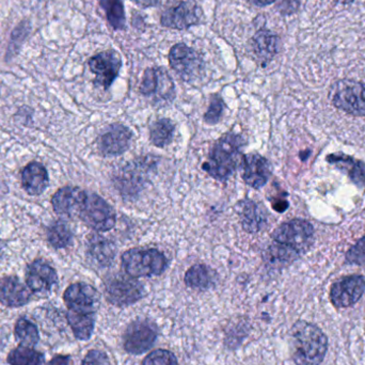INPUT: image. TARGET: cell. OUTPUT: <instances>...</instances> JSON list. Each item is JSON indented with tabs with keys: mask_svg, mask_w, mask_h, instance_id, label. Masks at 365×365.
<instances>
[{
	"mask_svg": "<svg viewBox=\"0 0 365 365\" xmlns=\"http://www.w3.org/2000/svg\"><path fill=\"white\" fill-rule=\"evenodd\" d=\"M327 349V336L317 326L299 321L292 327L291 354L296 364L319 365Z\"/></svg>",
	"mask_w": 365,
	"mask_h": 365,
	"instance_id": "1",
	"label": "cell"
},
{
	"mask_svg": "<svg viewBox=\"0 0 365 365\" xmlns=\"http://www.w3.org/2000/svg\"><path fill=\"white\" fill-rule=\"evenodd\" d=\"M244 139L235 133H227L215 143L203 164V170L212 179L225 182L242 162Z\"/></svg>",
	"mask_w": 365,
	"mask_h": 365,
	"instance_id": "2",
	"label": "cell"
},
{
	"mask_svg": "<svg viewBox=\"0 0 365 365\" xmlns=\"http://www.w3.org/2000/svg\"><path fill=\"white\" fill-rule=\"evenodd\" d=\"M126 274L133 278L160 276L168 267V259L158 249L134 248L125 251L121 257Z\"/></svg>",
	"mask_w": 365,
	"mask_h": 365,
	"instance_id": "3",
	"label": "cell"
},
{
	"mask_svg": "<svg viewBox=\"0 0 365 365\" xmlns=\"http://www.w3.org/2000/svg\"><path fill=\"white\" fill-rule=\"evenodd\" d=\"M314 229L309 221L294 219L277 227L272 233L274 244L300 255L313 242Z\"/></svg>",
	"mask_w": 365,
	"mask_h": 365,
	"instance_id": "4",
	"label": "cell"
},
{
	"mask_svg": "<svg viewBox=\"0 0 365 365\" xmlns=\"http://www.w3.org/2000/svg\"><path fill=\"white\" fill-rule=\"evenodd\" d=\"M336 108L353 115H365V83L343 79L336 81L329 92Z\"/></svg>",
	"mask_w": 365,
	"mask_h": 365,
	"instance_id": "5",
	"label": "cell"
},
{
	"mask_svg": "<svg viewBox=\"0 0 365 365\" xmlns=\"http://www.w3.org/2000/svg\"><path fill=\"white\" fill-rule=\"evenodd\" d=\"M149 158V156H148ZM141 158L126 165L115 178V186L126 197L138 195L150 181L156 164L151 158Z\"/></svg>",
	"mask_w": 365,
	"mask_h": 365,
	"instance_id": "6",
	"label": "cell"
},
{
	"mask_svg": "<svg viewBox=\"0 0 365 365\" xmlns=\"http://www.w3.org/2000/svg\"><path fill=\"white\" fill-rule=\"evenodd\" d=\"M79 218L96 232H108L115 227L117 215L113 206L96 193H87Z\"/></svg>",
	"mask_w": 365,
	"mask_h": 365,
	"instance_id": "7",
	"label": "cell"
},
{
	"mask_svg": "<svg viewBox=\"0 0 365 365\" xmlns=\"http://www.w3.org/2000/svg\"><path fill=\"white\" fill-rule=\"evenodd\" d=\"M169 63L178 76L186 83L199 79L205 68L202 56L185 43L173 45L169 51Z\"/></svg>",
	"mask_w": 365,
	"mask_h": 365,
	"instance_id": "8",
	"label": "cell"
},
{
	"mask_svg": "<svg viewBox=\"0 0 365 365\" xmlns=\"http://www.w3.org/2000/svg\"><path fill=\"white\" fill-rule=\"evenodd\" d=\"M105 295L109 304L117 307H128L143 297L145 289L136 278L128 274H115L107 280Z\"/></svg>",
	"mask_w": 365,
	"mask_h": 365,
	"instance_id": "9",
	"label": "cell"
},
{
	"mask_svg": "<svg viewBox=\"0 0 365 365\" xmlns=\"http://www.w3.org/2000/svg\"><path fill=\"white\" fill-rule=\"evenodd\" d=\"M140 93L156 103H171L175 98V85L164 68H149L141 79Z\"/></svg>",
	"mask_w": 365,
	"mask_h": 365,
	"instance_id": "10",
	"label": "cell"
},
{
	"mask_svg": "<svg viewBox=\"0 0 365 365\" xmlns=\"http://www.w3.org/2000/svg\"><path fill=\"white\" fill-rule=\"evenodd\" d=\"M203 19V10L195 0H184L170 6L163 13L160 23L171 29L186 30L199 25Z\"/></svg>",
	"mask_w": 365,
	"mask_h": 365,
	"instance_id": "11",
	"label": "cell"
},
{
	"mask_svg": "<svg viewBox=\"0 0 365 365\" xmlns=\"http://www.w3.org/2000/svg\"><path fill=\"white\" fill-rule=\"evenodd\" d=\"M88 64L90 71L96 75L94 83L104 90H108L121 70L122 58L118 51L109 49L90 58Z\"/></svg>",
	"mask_w": 365,
	"mask_h": 365,
	"instance_id": "12",
	"label": "cell"
},
{
	"mask_svg": "<svg viewBox=\"0 0 365 365\" xmlns=\"http://www.w3.org/2000/svg\"><path fill=\"white\" fill-rule=\"evenodd\" d=\"M156 338L158 329L153 323L147 319H137L124 332V349L133 355H140L153 346Z\"/></svg>",
	"mask_w": 365,
	"mask_h": 365,
	"instance_id": "13",
	"label": "cell"
},
{
	"mask_svg": "<svg viewBox=\"0 0 365 365\" xmlns=\"http://www.w3.org/2000/svg\"><path fill=\"white\" fill-rule=\"evenodd\" d=\"M63 299L68 310L81 314H96L101 304L98 292L83 282L70 285L64 292Z\"/></svg>",
	"mask_w": 365,
	"mask_h": 365,
	"instance_id": "14",
	"label": "cell"
},
{
	"mask_svg": "<svg viewBox=\"0 0 365 365\" xmlns=\"http://www.w3.org/2000/svg\"><path fill=\"white\" fill-rule=\"evenodd\" d=\"M133 132L123 124H110L98 138V150L106 158L122 155L132 145Z\"/></svg>",
	"mask_w": 365,
	"mask_h": 365,
	"instance_id": "15",
	"label": "cell"
},
{
	"mask_svg": "<svg viewBox=\"0 0 365 365\" xmlns=\"http://www.w3.org/2000/svg\"><path fill=\"white\" fill-rule=\"evenodd\" d=\"M364 292V277H345L332 285L330 299L336 308H349L359 302Z\"/></svg>",
	"mask_w": 365,
	"mask_h": 365,
	"instance_id": "16",
	"label": "cell"
},
{
	"mask_svg": "<svg viewBox=\"0 0 365 365\" xmlns=\"http://www.w3.org/2000/svg\"><path fill=\"white\" fill-rule=\"evenodd\" d=\"M26 283L34 293L48 294L58 283L56 270L43 259L32 262L26 270Z\"/></svg>",
	"mask_w": 365,
	"mask_h": 365,
	"instance_id": "17",
	"label": "cell"
},
{
	"mask_svg": "<svg viewBox=\"0 0 365 365\" xmlns=\"http://www.w3.org/2000/svg\"><path fill=\"white\" fill-rule=\"evenodd\" d=\"M244 182L253 189H261L272 175L269 162L257 153L247 154L242 160Z\"/></svg>",
	"mask_w": 365,
	"mask_h": 365,
	"instance_id": "18",
	"label": "cell"
},
{
	"mask_svg": "<svg viewBox=\"0 0 365 365\" xmlns=\"http://www.w3.org/2000/svg\"><path fill=\"white\" fill-rule=\"evenodd\" d=\"M87 193L79 187H62L51 199L53 210L61 216H78L85 203Z\"/></svg>",
	"mask_w": 365,
	"mask_h": 365,
	"instance_id": "19",
	"label": "cell"
},
{
	"mask_svg": "<svg viewBox=\"0 0 365 365\" xmlns=\"http://www.w3.org/2000/svg\"><path fill=\"white\" fill-rule=\"evenodd\" d=\"M251 48L259 64L266 66L280 51L281 40L276 34L263 28L251 38Z\"/></svg>",
	"mask_w": 365,
	"mask_h": 365,
	"instance_id": "20",
	"label": "cell"
},
{
	"mask_svg": "<svg viewBox=\"0 0 365 365\" xmlns=\"http://www.w3.org/2000/svg\"><path fill=\"white\" fill-rule=\"evenodd\" d=\"M236 212L240 216L242 229L250 234H257L266 225V214L259 203L252 200H242L236 204Z\"/></svg>",
	"mask_w": 365,
	"mask_h": 365,
	"instance_id": "21",
	"label": "cell"
},
{
	"mask_svg": "<svg viewBox=\"0 0 365 365\" xmlns=\"http://www.w3.org/2000/svg\"><path fill=\"white\" fill-rule=\"evenodd\" d=\"M31 294L25 284L16 277H4L0 279V302L4 306L23 307L30 302Z\"/></svg>",
	"mask_w": 365,
	"mask_h": 365,
	"instance_id": "22",
	"label": "cell"
},
{
	"mask_svg": "<svg viewBox=\"0 0 365 365\" xmlns=\"http://www.w3.org/2000/svg\"><path fill=\"white\" fill-rule=\"evenodd\" d=\"M117 255V248L111 240L101 235H92L88 242L87 255L93 265L108 267Z\"/></svg>",
	"mask_w": 365,
	"mask_h": 365,
	"instance_id": "23",
	"label": "cell"
},
{
	"mask_svg": "<svg viewBox=\"0 0 365 365\" xmlns=\"http://www.w3.org/2000/svg\"><path fill=\"white\" fill-rule=\"evenodd\" d=\"M21 182L29 195H41L48 186V173L40 163H30L21 173Z\"/></svg>",
	"mask_w": 365,
	"mask_h": 365,
	"instance_id": "24",
	"label": "cell"
},
{
	"mask_svg": "<svg viewBox=\"0 0 365 365\" xmlns=\"http://www.w3.org/2000/svg\"><path fill=\"white\" fill-rule=\"evenodd\" d=\"M327 162L346 173L351 181L358 186L365 187V164L344 154H332L327 158Z\"/></svg>",
	"mask_w": 365,
	"mask_h": 365,
	"instance_id": "25",
	"label": "cell"
},
{
	"mask_svg": "<svg viewBox=\"0 0 365 365\" xmlns=\"http://www.w3.org/2000/svg\"><path fill=\"white\" fill-rule=\"evenodd\" d=\"M216 281V272L204 264L191 266L184 277V282L187 287L193 289H202V291L214 287Z\"/></svg>",
	"mask_w": 365,
	"mask_h": 365,
	"instance_id": "26",
	"label": "cell"
},
{
	"mask_svg": "<svg viewBox=\"0 0 365 365\" xmlns=\"http://www.w3.org/2000/svg\"><path fill=\"white\" fill-rule=\"evenodd\" d=\"M175 132V122L167 118H163L150 126V140L155 147L163 149L173 143Z\"/></svg>",
	"mask_w": 365,
	"mask_h": 365,
	"instance_id": "27",
	"label": "cell"
},
{
	"mask_svg": "<svg viewBox=\"0 0 365 365\" xmlns=\"http://www.w3.org/2000/svg\"><path fill=\"white\" fill-rule=\"evenodd\" d=\"M68 322L76 339L87 341L93 334L96 314H81V313L68 310Z\"/></svg>",
	"mask_w": 365,
	"mask_h": 365,
	"instance_id": "28",
	"label": "cell"
},
{
	"mask_svg": "<svg viewBox=\"0 0 365 365\" xmlns=\"http://www.w3.org/2000/svg\"><path fill=\"white\" fill-rule=\"evenodd\" d=\"M100 6L106 13L107 21L113 30H124L126 27L123 0H100Z\"/></svg>",
	"mask_w": 365,
	"mask_h": 365,
	"instance_id": "29",
	"label": "cell"
},
{
	"mask_svg": "<svg viewBox=\"0 0 365 365\" xmlns=\"http://www.w3.org/2000/svg\"><path fill=\"white\" fill-rule=\"evenodd\" d=\"M47 238L53 248H66L72 242L73 233L66 221L57 220L49 227Z\"/></svg>",
	"mask_w": 365,
	"mask_h": 365,
	"instance_id": "30",
	"label": "cell"
},
{
	"mask_svg": "<svg viewBox=\"0 0 365 365\" xmlns=\"http://www.w3.org/2000/svg\"><path fill=\"white\" fill-rule=\"evenodd\" d=\"M8 362L11 365H42L44 357L31 347L21 345L9 354Z\"/></svg>",
	"mask_w": 365,
	"mask_h": 365,
	"instance_id": "31",
	"label": "cell"
},
{
	"mask_svg": "<svg viewBox=\"0 0 365 365\" xmlns=\"http://www.w3.org/2000/svg\"><path fill=\"white\" fill-rule=\"evenodd\" d=\"M31 31V25L29 21L24 19L19 24L11 34L10 42H9L8 49H6V60L12 59L15 55H17L21 51L25 41Z\"/></svg>",
	"mask_w": 365,
	"mask_h": 365,
	"instance_id": "32",
	"label": "cell"
},
{
	"mask_svg": "<svg viewBox=\"0 0 365 365\" xmlns=\"http://www.w3.org/2000/svg\"><path fill=\"white\" fill-rule=\"evenodd\" d=\"M15 336L24 346L32 347L38 342V331L36 326L27 319H19L15 325Z\"/></svg>",
	"mask_w": 365,
	"mask_h": 365,
	"instance_id": "33",
	"label": "cell"
},
{
	"mask_svg": "<svg viewBox=\"0 0 365 365\" xmlns=\"http://www.w3.org/2000/svg\"><path fill=\"white\" fill-rule=\"evenodd\" d=\"M225 104L222 98L218 94H214L210 96V105H208L207 110L204 115V122L210 125L218 123L222 118L223 111H225Z\"/></svg>",
	"mask_w": 365,
	"mask_h": 365,
	"instance_id": "34",
	"label": "cell"
},
{
	"mask_svg": "<svg viewBox=\"0 0 365 365\" xmlns=\"http://www.w3.org/2000/svg\"><path fill=\"white\" fill-rule=\"evenodd\" d=\"M143 365H178V360L171 351L158 349L145 357Z\"/></svg>",
	"mask_w": 365,
	"mask_h": 365,
	"instance_id": "35",
	"label": "cell"
},
{
	"mask_svg": "<svg viewBox=\"0 0 365 365\" xmlns=\"http://www.w3.org/2000/svg\"><path fill=\"white\" fill-rule=\"evenodd\" d=\"M346 262L354 265L365 267V236L358 240L346 253Z\"/></svg>",
	"mask_w": 365,
	"mask_h": 365,
	"instance_id": "36",
	"label": "cell"
},
{
	"mask_svg": "<svg viewBox=\"0 0 365 365\" xmlns=\"http://www.w3.org/2000/svg\"><path fill=\"white\" fill-rule=\"evenodd\" d=\"M81 365H110V361H109L108 356L104 351L93 349L86 355Z\"/></svg>",
	"mask_w": 365,
	"mask_h": 365,
	"instance_id": "37",
	"label": "cell"
},
{
	"mask_svg": "<svg viewBox=\"0 0 365 365\" xmlns=\"http://www.w3.org/2000/svg\"><path fill=\"white\" fill-rule=\"evenodd\" d=\"M298 6H299V0H282L278 9L282 14L289 15L296 12Z\"/></svg>",
	"mask_w": 365,
	"mask_h": 365,
	"instance_id": "38",
	"label": "cell"
},
{
	"mask_svg": "<svg viewBox=\"0 0 365 365\" xmlns=\"http://www.w3.org/2000/svg\"><path fill=\"white\" fill-rule=\"evenodd\" d=\"M72 364V361H71V358L68 356H56V357L53 358L51 362H49L48 365H71Z\"/></svg>",
	"mask_w": 365,
	"mask_h": 365,
	"instance_id": "39",
	"label": "cell"
},
{
	"mask_svg": "<svg viewBox=\"0 0 365 365\" xmlns=\"http://www.w3.org/2000/svg\"><path fill=\"white\" fill-rule=\"evenodd\" d=\"M137 6H143V8H152L160 4V0H132Z\"/></svg>",
	"mask_w": 365,
	"mask_h": 365,
	"instance_id": "40",
	"label": "cell"
},
{
	"mask_svg": "<svg viewBox=\"0 0 365 365\" xmlns=\"http://www.w3.org/2000/svg\"><path fill=\"white\" fill-rule=\"evenodd\" d=\"M248 1L255 6H266L274 4L277 0H248Z\"/></svg>",
	"mask_w": 365,
	"mask_h": 365,
	"instance_id": "41",
	"label": "cell"
},
{
	"mask_svg": "<svg viewBox=\"0 0 365 365\" xmlns=\"http://www.w3.org/2000/svg\"><path fill=\"white\" fill-rule=\"evenodd\" d=\"M4 249H6V244H4L2 240H0V261H1L2 257H4Z\"/></svg>",
	"mask_w": 365,
	"mask_h": 365,
	"instance_id": "42",
	"label": "cell"
},
{
	"mask_svg": "<svg viewBox=\"0 0 365 365\" xmlns=\"http://www.w3.org/2000/svg\"><path fill=\"white\" fill-rule=\"evenodd\" d=\"M334 1L338 2V4H349L354 1V0H334Z\"/></svg>",
	"mask_w": 365,
	"mask_h": 365,
	"instance_id": "43",
	"label": "cell"
}]
</instances>
